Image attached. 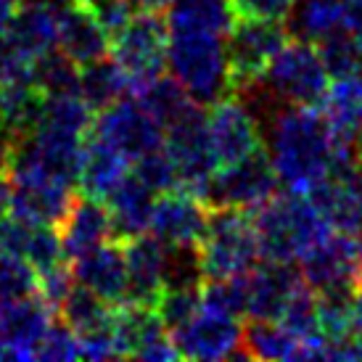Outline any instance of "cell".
Wrapping results in <instances>:
<instances>
[{
	"mask_svg": "<svg viewBox=\"0 0 362 362\" xmlns=\"http://www.w3.org/2000/svg\"><path fill=\"white\" fill-rule=\"evenodd\" d=\"M124 243L127 257V299L132 304L156 307L167 286V246L153 235H135Z\"/></svg>",
	"mask_w": 362,
	"mask_h": 362,
	"instance_id": "cell-16",
	"label": "cell"
},
{
	"mask_svg": "<svg viewBox=\"0 0 362 362\" xmlns=\"http://www.w3.org/2000/svg\"><path fill=\"white\" fill-rule=\"evenodd\" d=\"M135 98L153 114V119L159 122L161 127L167 130L170 124L182 119L188 111L196 109V101L185 93L180 82L175 77H156L148 85H143L141 90L135 93Z\"/></svg>",
	"mask_w": 362,
	"mask_h": 362,
	"instance_id": "cell-29",
	"label": "cell"
},
{
	"mask_svg": "<svg viewBox=\"0 0 362 362\" xmlns=\"http://www.w3.org/2000/svg\"><path fill=\"white\" fill-rule=\"evenodd\" d=\"M11 185V211L40 225H56L66 217L71 206V185L51 177H30V180H13Z\"/></svg>",
	"mask_w": 362,
	"mask_h": 362,
	"instance_id": "cell-22",
	"label": "cell"
},
{
	"mask_svg": "<svg viewBox=\"0 0 362 362\" xmlns=\"http://www.w3.org/2000/svg\"><path fill=\"white\" fill-rule=\"evenodd\" d=\"M77 3H90V0H77Z\"/></svg>",
	"mask_w": 362,
	"mask_h": 362,
	"instance_id": "cell-47",
	"label": "cell"
},
{
	"mask_svg": "<svg viewBox=\"0 0 362 362\" xmlns=\"http://www.w3.org/2000/svg\"><path fill=\"white\" fill-rule=\"evenodd\" d=\"M3 45L11 56L35 64L59 45V11L42 3L24 0L19 13L3 35Z\"/></svg>",
	"mask_w": 362,
	"mask_h": 362,
	"instance_id": "cell-18",
	"label": "cell"
},
{
	"mask_svg": "<svg viewBox=\"0 0 362 362\" xmlns=\"http://www.w3.org/2000/svg\"><path fill=\"white\" fill-rule=\"evenodd\" d=\"M206 132H209L211 151L217 156L220 167L252 156L262 148V127L243 95L228 93L209 103L206 111Z\"/></svg>",
	"mask_w": 362,
	"mask_h": 362,
	"instance_id": "cell-12",
	"label": "cell"
},
{
	"mask_svg": "<svg viewBox=\"0 0 362 362\" xmlns=\"http://www.w3.org/2000/svg\"><path fill=\"white\" fill-rule=\"evenodd\" d=\"M8 206H11V185H8L6 172L0 170V214L8 211Z\"/></svg>",
	"mask_w": 362,
	"mask_h": 362,
	"instance_id": "cell-42",
	"label": "cell"
},
{
	"mask_svg": "<svg viewBox=\"0 0 362 362\" xmlns=\"http://www.w3.org/2000/svg\"><path fill=\"white\" fill-rule=\"evenodd\" d=\"M331 74L325 69L317 45L310 40H291L275 53L259 85H267L272 98L293 106H317L328 90Z\"/></svg>",
	"mask_w": 362,
	"mask_h": 362,
	"instance_id": "cell-6",
	"label": "cell"
},
{
	"mask_svg": "<svg viewBox=\"0 0 362 362\" xmlns=\"http://www.w3.org/2000/svg\"><path fill=\"white\" fill-rule=\"evenodd\" d=\"M59 235L64 254L69 259H77L82 254L93 252L95 246L114 238L109 206L90 196H74L66 217L59 222Z\"/></svg>",
	"mask_w": 362,
	"mask_h": 362,
	"instance_id": "cell-20",
	"label": "cell"
},
{
	"mask_svg": "<svg viewBox=\"0 0 362 362\" xmlns=\"http://www.w3.org/2000/svg\"><path fill=\"white\" fill-rule=\"evenodd\" d=\"M3 59H6V51H3V40H0V69H3Z\"/></svg>",
	"mask_w": 362,
	"mask_h": 362,
	"instance_id": "cell-45",
	"label": "cell"
},
{
	"mask_svg": "<svg viewBox=\"0 0 362 362\" xmlns=\"http://www.w3.org/2000/svg\"><path fill=\"white\" fill-rule=\"evenodd\" d=\"M37 296V270L21 257L0 254V299Z\"/></svg>",
	"mask_w": 362,
	"mask_h": 362,
	"instance_id": "cell-34",
	"label": "cell"
},
{
	"mask_svg": "<svg viewBox=\"0 0 362 362\" xmlns=\"http://www.w3.org/2000/svg\"><path fill=\"white\" fill-rule=\"evenodd\" d=\"M254 225L259 235V252L267 262H296L320 243L331 230L315 204L304 193H275L270 202L254 209Z\"/></svg>",
	"mask_w": 362,
	"mask_h": 362,
	"instance_id": "cell-2",
	"label": "cell"
},
{
	"mask_svg": "<svg viewBox=\"0 0 362 362\" xmlns=\"http://www.w3.org/2000/svg\"><path fill=\"white\" fill-rule=\"evenodd\" d=\"M202 283L164 286L159 302H156V315L170 333L182 328L191 317H196V312L202 310Z\"/></svg>",
	"mask_w": 362,
	"mask_h": 362,
	"instance_id": "cell-32",
	"label": "cell"
},
{
	"mask_svg": "<svg viewBox=\"0 0 362 362\" xmlns=\"http://www.w3.org/2000/svg\"><path fill=\"white\" fill-rule=\"evenodd\" d=\"M360 74H362V53H360Z\"/></svg>",
	"mask_w": 362,
	"mask_h": 362,
	"instance_id": "cell-46",
	"label": "cell"
},
{
	"mask_svg": "<svg viewBox=\"0 0 362 362\" xmlns=\"http://www.w3.org/2000/svg\"><path fill=\"white\" fill-rule=\"evenodd\" d=\"M278 182L281 180L275 175L270 156L264 153V148H259L252 156L214 172L209 185L204 188L202 202L209 209L233 206V209L254 211L278 193Z\"/></svg>",
	"mask_w": 362,
	"mask_h": 362,
	"instance_id": "cell-8",
	"label": "cell"
},
{
	"mask_svg": "<svg viewBox=\"0 0 362 362\" xmlns=\"http://www.w3.org/2000/svg\"><path fill=\"white\" fill-rule=\"evenodd\" d=\"M164 148L172 156L180 177V188L196 193L202 199L204 188L209 185L211 175L220 170L217 156L211 151L209 132H206V114L199 111V106L188 111L182 119L167 127Z\"/></svg>",
	"mask_w": 362,
	"mask_h": 362,
	"instance_id": "cell-9",
	"label": "cell"
},
{
	"mask_svg": "<svg viewBox=\"0 0 362 362\" xmlns=\"http://www.w3.org/2000/svg\"><path fill=\"white\" fill-rule=\"evenodd\" d=\"M320 106L322 117L339 138L349 143L362 141V74L333 77V85H328Z\"/></svg>",
	"mask_w": 362,
	"mask_h": 362,
	"instance_id": "cell-25",
	"label": "cell"
},
{
	"mask_svg": "<svg viewBox=\"0 0 362 362\" xmlns=\"http://www.w3.org/2000/svg\"><path fill=\"white\" fill-rule=\"evenodd\" d=\"M77 93L90 103L93 111H101L111 103H117L119 98H124L127 93H132V85L119 64L103 56V59L80 66Z\"/></svg>",
	"mask_w": 362,
	"mask_h": 362,
	"instance_id": "cell-27",
	"label": "cell"
},
{
	"mask_svg": "<svg viewBox=\"0 0 362 362\" xmlns=\"http://www.w3.org/2000/svg\"><path fill=\"white\" fill-rule=\"evenodd\" d=\"M51 315L40 296L0 299V360H35V346L51 325Z\"/></svg>",
	"mask_w": 362,
	"mask_h": 362,
	"instance_id": "cell-15",
	"label": "cell"
},
{
	"mask_svg": "<svg viewBox=\"0 0 362 362\" xmlns=\"http://www.w3.org/2000/svg\"><path fill=\"white\" fill-rule=\"evenodd\" d=\"M109 51L122 71L127 74L132 95H135L143 85L161 77V71L167 66V51H170L167 16L151 8L135 11V16L111 37Z\"/></svg>",
	"mask_w": 362,
	"mask_h": 362,
	"instance_id": "cell-5",
	"label": "cell"
},
{
	"mask_svg": "<svg viewBox=\"0 0 362 362\" xmlns=\"http://www.w3.org/2000/svg\"><path fill=\"white\" fill-rule=\"evenodd\" d=\"M209 222V206L185 188L159 193L153 202L151 235L167 249H199Z\"/></svg>",
	"mask_w": 362,
	"mask_h": 362,
	"instance_id": "cell-13",
	"label": "cell"
},
{
	"mask_svg": "<svg viewBox=\"0 0 362 362\" xmlns=\"http://www.w3.org/2000/svg\"><path fill=\"white\" fill-rule=\"evenodd\" d=\"M357 252H360V264H362V230L357 233Z\"/></svg>",
	"mask_w": 362,
	"mask_h": 362,
	"instance_id": "cell-44",
	"label": "cell"
},
{
	"mask_svg": "<svg viewBox=\"0 0 362 362\" xmlns=\"http://www.w3.org/2000/svg\"><path fill=\"white\" fill-rule=\"evenodd\" d=\"M71 288H74V275H71V267H66L64 262L51 270L37 272V296L51 307L53 315H59L61 304L69 296Z\"/></svg>",
	"mask_w": 362,
	"mask_h": 362,
	"instance_id": "cell-38",
	"label": "cell"
},
{
	"mask_svg": "<svg viewBox=\"0 0 362 362\" xmlns=\"http://www.w3.org/2000/svg\"><path fill=\"white\" fill-rule=\"evenodd\" d=\"M74 281L98 293L103 302L122 304L127 299V257H124V243L111 238V241L95 246L93 252L82 254L71 264Z\"/></svg>",
	"mask_w": 362,
	"mask_h": 362,
	"instance_id": "cell-19",
	"label": "cell"
},
{
	"mask_svg": "<svg viewBox=\"0 0 362 362\" xmlns=\"http://www.w3.org/2000/svg\"><path fill=\"white\" fill-rule=\"evenodd\" d=\"M302 278L312 291H352L362 286V264L354 233L331 230L302 259Z\"/></svg>",
	"mask_w": 362,
	"mask_h": 362,
	"instance_id": "cell-11",
	"label": "cell"
},
{
	"mask_svg": "<svg viewBox=\"0 0 362 362\" xmlns=\"http://www.w3.org/2000/svg\"><path fill=\"white\" fill-rule=\"evenodd\" d=\"M59 317L77 336H82V333H90L111 325L114 304L103 302L98 293H93L90 288H85V286H80V283L74 281V288H71L69 296L61 304Z\"/></svg>",
	"mask_w": 362,
	"mask_h": 362,
	"instance_id": "cell-30",
	"label": "cell"
},
{
	"mask_svg": "<svg viewBox=\"0 0 362 362\" xmlns=\"http://www.w3.org/2000/svg\"><path fill=\"white\" fill-rule=\"evenodd\" d=\"M37 225L40 222L27 220V217H21L16 211H3L0 214V254L27 259L32 235H35Z\"/></svg>",
	"mask_w": 362,
	"mask_h": 362,
	"instance_id": "cell-37",
	"label": "cell"
},
{
	"mask_svg": "<svg viewBox=\"0 0 362 362\" xmlns=\"http://www.w3.org/2000/svg\"><path fill=\"white\" fill-rule=\"evenodd\" d=\"M357 143L339 138L322 111L286 103L272 117L270 161L286 191L307 193L328 177H346Z\"/></svg>",
	"mask_w": 362,
	"mask_h": 362,
	"instance_id": "cell-1",
	"label": "cell"
},
{
	"mask_svg": "<svg viewBox=\"0 0 362 362\" xmlns=\"http://www.w3.org/2000/svg\"><path fill=\"white\" fill-rule=\"evenodd\" d=\"M127 164L130 161L117 148H111L109 143H103L90 132V138L85 141V148H82L80 172H77L80 191L90 199L106 202L111 193L117 191V185L130 175Z\"/></svg>",
	"mask_w": 362,
	"mask_h": 362,
	"instance_id": "cell-23",
	"label": "cell"
},
{
	"mask_svg": "<svg viewBox=\"0 0 362 362\" xmlns=\"http://www.w3.org/2000/svg\"><path fill=\"white\" fill-rule=\"evenodd\" d=\"M243 328L235 315L204 307L196 317L172 333L182 360H230L241 346Z\"/></svg>",
	"mask_w": 362,
	"mask_h": 362,
	"instance_id": "cell-14",
	"label": "cell"
},
{
	"mask_svg": "<svg viewBox=\"0 0 362 362\" xmlns=\"http://www.w3.org/2000/svg\"><path fill=\"white\" fill-rule=\"evenodd\" d=\"M304 283L291 262H267L246 272V307L249 320H278L291 293Z\"/></svg>",
	"mask_w": 362,
	"mask_h": 362,
	"instance_id": "cell-17",
	"label": "cell"
},
{
	"mask_svg": "<svg viewBox=\"0 0 362 362\" xmlns=\"http://www.w3.org/2000/svg\"><path fill=\"white\" fill-rule=\"evenodd\" d=\"M21 3H24V0H0V37L6 35V30L11 27L13 16L19 13Z\"/></svg>",
	"mask_w": 362,
	"mask_h": 362,
	"instance_id": "cell-41",
	"label": "cell"
},
{
	"mask_svg": "<svg viewBox=\"0 0 362 362\" xmlns=\"http://www.w3.org/2000/svg\"><path fill=\"white\" fill-rule=\"evenodd\" d=\"M167 24L170 32H214L228 37L233 16L228 0H172Z\"/></svg>",
	"mask_w": 362,
	"mask_h": 362,
	"instance_id": "cell-28",
	"label": "cell"
},
{
	"mask_svg": "<svg viewBox=\"0 0 362 362\" xmlns=\"http://www.w3.org/2000/svg\"><path fill=\"white\" fill-rule=\"evenodd\" d=\"M132 175L156 196L164 191H172V188H180L177 167H175V161H172V156L167 153L164 146L141 156V159H135V172Z\"/></svg>",
	"mask_w": 362,
	"mask_h": 362,
	"instance_id": "cell-33",
	"label": "cell"
},
{
	"mask_svg": "<svg viewBox=\"0 0 362 362\" xmlns=\"http://www.w3.org/2000/svg\"><path fill=\"white\" fill-rule=\"evenodd\" d=\"M109 35L85 3L69 0L59 11V48L74 66H85L109 53Z\"/></svg>",
	"mask_w": 362,
	"mask_h": 362,
	"instance_id": "cell-21",
	"label": "cell"
},
{
	"mask_svg": "<svg viewBox=\"0 0 362 362\" xmlns=\"http://www.w3.org/2000/svg\"><path fill=\"white\" fill-rule=\"evenodd\" d=\"M288 42V32L278 21H233L225 45L228 93L246 95L262 82L275 53ZM225 93V95H228Z\"/></svg>",
	"mask_w": 362,
	"mask_h": 362,
	"instance_id": "cell-7",
	"label": "cell"
},
{
	"mask_svg": "<svg viewBox=\"0 0 362 362\" xmlns=\"http://www.w3.org/2000/svg\"><path fill=\"white\" fill-rule=\"evenodd\" d=\"M233 21H283L291 19L296 0H228Z\"/></svg>",
	"mask_w": 362,
	"mask_h": 362,
	"instance_id": "cell-36",
	"label": "cell"
},
{
	"mask_svg": "<svg viewBox=\"0 0 362 362\" xmlns=\"http://www.w3.org/2000/svg\"><path fill=\"white\" fill-rule=\"evenodd\" d=\"M344 32L362 40V0H341Z\"/></svg>",
	"mask_w": 362,
	"mask_h": 362,
	"instance_id": "cell-40",
	"label": "cell"
},
{
	"mask_svg": "<svg viewBox=\"0 0 362 362\" xmlns=\"http://www.w3.org/2000/svg\"><path fill=\"white\" fill-rule=\"evenodd\" d=\"M80 357V339L64 320H51L42 339L35 346V360H77Z\"/></svg>",
	"mask_w": 362,
	"mask_h": 362,
	"instance_id": "cell-35",
	"label": "cell"
},
{
	"mask_svg": "<svg viewBox=\"0 0 362 362\" xmlns=\"http://www.w3.org/2000/svg\"><path fill=\"white\" fill-rule=\"evenodd\" d=\"M156 193L148 191L135 175H127L124 180L117 185V191L106 199L111 214V225H114V238L117 241H127L135 235H143L151 228L153 214V199Z\"/></svg>",
	"mask_w": 362,
	"mask_h": 362,
	"instance_id": "cell-24",
	"label": "cell"
},
{
	"mask_svg": "<svg viewBox=\"0 0 362 362\" xmlns=\"http://www.w3.org/2000/svg\"><path fill=\"white\" fill-rule=\"evenodd\" d=\"M291 16L302 40L320 42L336 32H344L341 0H296Z\"/></svg>",
	"mask_w": 362,
	"mask_h": 362,
	"instance_id": "cell-31",
	"label": "cell"
},
{
	"mask_svg": "<svg viewBox=\"0 0 362 362\" xmlns=\"http://www.w3.org/2000/svg\"><path fill=\"white\" fill-rule=\"evenodd\" d=\"M85 6L93 11V16L109 35V40L135 16V0H90Z\"/></svg>",
	"mask_w": 362,
	"mask_h": 362,
	"instance_id": "cell-39",
	"label": "cell"
},
{
	"mask_svg": "<svg viewBox=\"0 0 362 362\" xmlns=\"http://www.w3.org/2000/svg\"><path fill=\"white\" fill-rule=\"evenodd\" d=\"M249 360H310V349L275 320H252L241 336Z\"/></svg>",
	"mask_w": 362,
	"mask_h": 362,
	"instance_id": "cell-26",
	"label": "cell"
},
{
	"mask_svg": "<svg viewBox=\"0 0 362 362\" xmlns=\"http://www.w3.org/2000/svg\"><path fill=\"white\" fill-rule=\"evenodd\" d=\"M172 0H135V6H141V8H151V11H164L170 8Z\"/></svg>",
	"mask_w": 362,
	"mask_h": 362,
	"instance_id": "cell-43",
	"label": "cell"
},
{
	"mask_svg": "<svg viewBox=\"0 0 362 362\" xmlns=\"http://www.w3.org/2000/svg\"><path fill=\"white\" fill-rule=\"evenodd\" d=\"M196 257L204 281L235 278L254 270L262 257L254 211L233 206L209 209V222Z\"/></svg>",
	"mask_w": 362,
	"mask_h": 362,
	"instance_id": "cell-3",
	"label": "cell"
},
{
	"mask_svg": "<svg viewBox=\"0 0 362 362\" xmlns=\"http://www.w3.org/2000/svg\"><path fill=\"white\" fill-rule=\"evenodd\" d=\"M93 135L117 148L127 161L141 159L164 146V127L138 98H119L101 109V117L93 124Z\"/></svg>",
	"mask_w": 362,
	"mask_h": 362,
	"instance_id": "cell-10",
	"label": "cell"
},
{
	"mask_svg": "<svg viewBox=\"0 0 362 362\" xmlns=\"http://www.w3.org/2000/svg\"><path fill=\"white\" fill-rule=\"evenodd\" d=\"M222 40L225 35L214 32H170V71L196 103H214L228 93V59Z\"/></svg>",
	"mask_w": 362,
	"mask_h": 362,
	"instance_id": "cell-4",
	"label": "cell"
}]
</instances>
